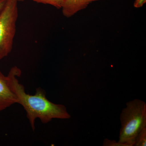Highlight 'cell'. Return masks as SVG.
Here are the masks:
<instances>
[{
    "instance_id": "obj_10",
    "label": "cell",
    "mask_w": 146,
    "mask_h": 146,
    "mask_svg": "<svg viewBox=\"0 0 146 146\" xmlns=\"http://www.w3.org/2000/svg\"><path fill=\"white\" fill-rule=\"evenodd\" d=\"M7 0H0V11L3 8Z\"/></svg>"
},
{
    "instance_id": "obj_1",
    "label": "cell",
    "mask_w": 146,
    "mask_h": 146,
    "mask_svg": "<svg viewBox=\"0 0 146 146\" xmlns=\"http://www.w3.org/2000/svg\"><path fill=\"white\" fill-rule=\"evenodd\" d=\"M22 74L17 66L11 69L8 74L11 86L18 100V103L23 107L27 113L32 129H35V122L39 119L43 123L50 122L53 119H69L71 115L65 106L55 104L46 97V92L40 87L36 89L34 95L27 94L23 85L19 83L18 78Z\"/></svg>"
},
{
    "instance_id": "obj_11",
    "label": "cell",
    "mask_w": 146,
    "mask_h": 146,
    "mask_svg": "<svg viewBox=\"0 0 146 146\" xmlns=\"http://www.w3.org/2000/svg\"><path fill=\"white\" fill-rule=\"evenodd\" d=\"M18 2H23L25 0H17Z\"/></svg>"
},
{
    "instance_id": "obj_2",
    "label": "cell",
    "mask_w": 146,
    "mask_h": 146,
    "mask_svg": "<svg viewBox=\"0 0 146 146\" xmlns=\"http://www.w3.org/2000/svg\"><path fill=\"white\" fill-rule=\"evenodd\" d=\"M121 127L119 140L125 146H133L137 136L146 127V104L134 99L126 103L120 115Z\"/></svg>"
},
{
    "instance_id": "obj_5",
    "label": "cell",
    "mask_w": 146,
    "mask_h": 146,
    "mask_svg": "<svg viewBox=\"0 0 146 146\" xmlns=\"http://www.w3.org/2000/svg\"><path fill=\"white\" fill-rule=\"evenodd\" d=\"M99 1L100 0H63L61 7L62 13L66 18H70L90 4Z\"/></svg>"
},
{
    "instance_id": "obj_4",
    "label": "cell",
    "mask_w": 146,
    "mask_h": 146,
    "mask_svg": "<svg viewBox=\"0 0 146 146\" xmlns=\"http://www.w3.org/2000/svg\"><path fill=\"white\" fill-rule=\"evenodd\" d=\"M18 100L11 86L8 76L0 71V112L18 103Z\"/></svg>"
},
{
    "instance_id": "obj_9",
    "label": "cell",
    "mask_w": 146,
    "mask_h": 146,
    "mask_svg": "<svg viewBox=\"0 0 146 146\" xmlns=\"http://www.w3.org/2000/svg\"><path fill=\"white\" fill-rule=\"evenodd\" d=\"M146 3V0H136L134 2L133 5L136 8L142 7Z\"/></svg>"
},
{
    "instance_id": "obj_7",
    "label": "cell",
    "mask_w": 146,
    "mask_h": 146,
    "mask_svg": "<svg viewBox=\"0 0 146 146\" xmlns=\"http://www.w3.org/2000/svg\"><path fill=\"white\" fill-rule=\"evenodd\" d=\"M146 146V127L144 128L138 134L135 140L133 146Z\"/></svg>"
},
{
    "instance_id": "obj_8",
    "label": "cell",
    "mask_w": 146,
    "mask_h": 146,
    "mask_svg": "<svg viewBox=\"0 0 146 146\" xmlns=\"http://www.w3.org/2000/svg\"><path fill=\"white\" fill-rule=\"evenodd\" d=\"M103 146H125L124 144L116 142L115 140H110L108 138H105L103 143Z\"/></svg>"
},
{
    "instance_id": "obj_6",
    "label": "cell",
    "mask_w": 146,
    "mask_h": 146,
    "mask_svg": "<svg viewBox=\"0 0 146 146\" xmlns=\"http://www.w3.org/2000/svg\"><path fill=\"white\" fill-rule=\"evenodd\" d=\"M32 1L38 3L49 5L54 7L55 8L59 9H61L63 0H32Z\"/></svg>"
},
{
    "instance_id": "obj_3",
    "label": "cell",
    "mask_w": 146,
    "mask_h": 146,
    "mask_svg": "<svg viewBox=\"0 0 146 146\" xmlns=\"http://www.w3.org/2000/svg\"><path fill=\"white\" fill-rule=\"evenodd\" d=\"M18 2L7 0L0 11V60L12 50L18 16Z\"/></svg>"
}]
</instances>
